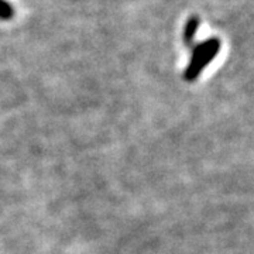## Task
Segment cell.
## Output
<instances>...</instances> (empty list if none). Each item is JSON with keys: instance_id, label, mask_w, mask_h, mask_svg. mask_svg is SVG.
I'll return each mask as SVG.
<instances>
[{"instance_id": "1", "label": "cell", "mask_w": 254, "mask_h": 254, "mask_svg": "<svg viewBox=\"0 0 254 254\" xmlns=\"http://www.w3.org/2000/svg\"><path fill=\"white\" fill-rule=\"evenodd\" d=\"M219 50H220V41L216 38L208 40L195 47L192 51V58L188 64V68L184 73L185 79L195 81L199 76V73L206 68V65L218 55Z\"/></svg>"}, {"instance_id": "3", "label": "cell", "mask_w": 254, "mask_h": 254, "mask_svg": "<svg viewBox=\"0 0 254 254\" xmlns=\"http://www.w3.org/2000/svg\"><path fill=\"white\" fill-rule=\"evenodd\" d=\"M14 16V9L6 0H0V20H10Z\"/></svg>"}, {"instance_id": "2", "label": "cell", "mask_w": 254, "mask_h": 254, "mask_svg": "<svg viewBox=\"0 0 254 254\" xmlns=\"http://www.w3.org/2000/svg\"><path fill=\"white\" fill-rule=\"evenodd\" d=\"M198 26H199V20L196 17L190 18V21L187 23L185 26V31H184V40L187 44H190L195 38V34H196V30H198Z\"/></svg>"}]
</instances>
